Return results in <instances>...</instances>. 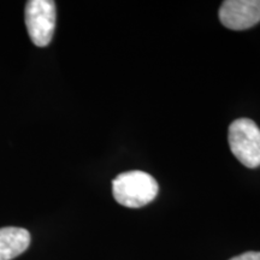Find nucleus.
I'll return each mask as SVG.
<instances>
[{
  "mask_svg": "<svg viewBox=\"0 0 260 260\" xmlns=\"http://www.w3.org/2000/svg\"><path fill=\"white\" fill-rule=\"evenodd\" d=\"M230 149L237 160L246 168L260 167V129L248 118L234 121L228 132Z\"/></svg>",
  "mask_w": 260,
  "mask_h": 260,
  "instance_id": "2",
  "label": "nucleus"
},
{
  "mask_svg": "<svg viewBox=\"0 0 260 260\" xmlns=\"http://www.w3.org/2000/svg\"><path fill=\"white\" fill-rule=\"evenodd\" d=\"M219 19L233 30L254 27L260 22V0H226L219 9Z\"/></svg>",
  "mask_w": 260,
  "mask_h": 260,
  "instance_id": "4",
  "label": "nucleus"
},
{
  "mask_svg": "<svg viewBox=\"0 0 260 260\" xmlns=\"http://www.w3.org/2000/svg\"><path fill=\"white\" fill-rule=\"evenodd\" d=\"M159 186L153 176L145 171L133 170L118 175L112 181L113 198L122 206L140 209L157 198Z\"/></svg>",
  "mask_w": 260,
  "mask_h": 260,
  "instance_id": "1",
  "label": "nucleus"
},
{
  "mask_svg": "<svg viewBox=\"0 0 260 260\" xmlns=\"http://www.w3.org/2000/svg\"><path fill=\"white\" fill-rule=\"evenodd\" d=\"M30 245V234L27 229L6 226L0 229V260H12L21 255Z\"/></svg>",
  "mask_w": 260,
  "mask_h": 260,
  "instance_id": "5",
  "label": "nucleus"
},
{
  "mask_svg": "<svg viewBox=\"0 0 260 260\" xmlns=\"http://www.w3.org/2000/svg\"><path fill=\"white\" fill-rule=\"evenodd\" d=\"M230 260H260V252H247L243 254L234 256Z\"/></svg>",
  "mask_w": 260,
  "mask_h": 260,
  "instance_id": "6",
  "label": "nucleus"
},
{
  "mask_svg": "<svg viewBox=\"0 0 260 260\" xmlns=\"http://www.w3.org/2000/svg\"><path fill=\"white\" fill-rule=\"evenodd\" d=\"M56 4L52 0H30L25 6V25L35 46L50 44L56 28Z\"/></svg>",
  "mask_w": 260,
  "mask_h": 260,
  "instance_id": "3",
  "label": "nucleus"
}]
</instances>
